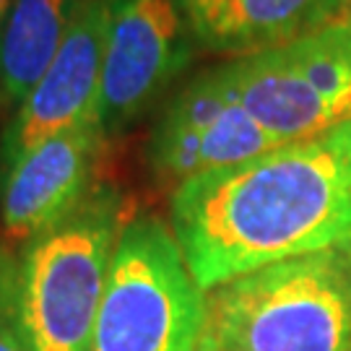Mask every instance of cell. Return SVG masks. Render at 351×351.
Instances as JSON below:
<instances>
[{
    "mask_svg": "<svg viewBox=\"0 0 351 351\" xmlns=\"http://www.w3.org/2000/svg\"><path fill=\"white\" fill-rule=\"evenodd\" d=\"M169 226L203 291L351 247V120L185 180L172 190Z\"/></svg>",
    "mask_w": 351,
    "mask_h": 351,
    "instance_id": "obj_1",
    "label": "cell"
},
{
    "mask_svg": "<svg viewBox=\"0 0 351 351\" xmlns=\"http://www.w3.org/2000/svg\"><path fill=\"white\" fill-rule=\"evenodd\" d=\"M208 351H351V247L310 252L206 291Z\"/></svg>",
    "mask_w": 351,
    "mask_h": 351,
    "instance_id": "obj_2",
    "label": "cell"
},
{
    "mask_svg": "<svg viewBox=\"0 0 351 351\" xmlns=\"http://www.w3.org/2000/svg\"><path fill=\"white\" fill-rule=\"evenodd\" d=\"M130 216L125 193L97 182L68 216L24 242L19 310L32 351H91L114 245Z\"/></svg>",
    "mask_w": 351,
    "mask_h": 351,
    "instance_id": "obj_3",
    "label": "cell"
},
{
    "mask_svg": "<svg viewBox=\"0 0 351 351\" xmlns=\"http://www.w3.org/2000/svg\"><path fill=\"white\" fill-rule=\"evenodd\" d=\"M91 351H208L206 291L159 216L133 213L123 226Z\"/></svg>",
    "mask_w": 351,
    "mask_h": 351,
    "instance_id": "obj_4",
    "label": "cell"
},
{
    "mask_svg": "<svg viewBox=\"0 0 351 351\" xmlns=\"http://www.w3.org/2000/svg\"><path fill=\"white\" fill-rule=\"evenodd\" d=\"M195 50L180 0H110L97 123L107 141L133 125Z\"/></svg>",
    "mask_w": 351,
    "mask_h": 351,
    "instance_id": "obj_5",
    "label": "cell"
},
{
    "mask_svg": "<svg viewBox=\"0 0 351 351\" xmlns=\"http://www.w3.org/2000/svg\"><path fill=\"white\" fill-rule=\"evenodd\" d=\"M110 0H84L63 47L0 133V175L21 154L97 112Z\"/></svg>",
    "mask_w": 351,
    "mask_h": 351,
    "instance_id": "obj_6",
    "label": "cell"
},
{
    "mask_svg": "<svg viewBox=\"0 0 351 351\" xmlns=\"http://www.w3.org/2000/svg\"><path fill=\"white\" fill-rule=\"evenodd\" d=\"M107 136L97 117L21 154L0 175V221L11 239H32L60 221L99 182Z\"/></svg>",
    "mask_w": 351,
    "mask_h": 351,
    "instance_id": "obj_7",
    "label": "cell"
},
{
    "mask_svg": "<svg viewBox=\"0 0 351 351\" xmlns=\"http://www.w3.org/2000/svg\"><path fill=\"white\" fill-rule=\"evenodd\" d=\"M195 45L242 58L284 47L349 16V0H180Z\"/></svg>",
    "mask_w": 351,
    "mask_h": 351,
    "instance_id": "obj_8",
    "label": "cell"
},
{
    "mask_svg": "<svg viewBox=\"0 0 351 351\" xmlns=\"http://www.w3.org/2000/svg\"><path fill=\"white\" fill-rule=\"evenodd\" d=\"M216 68L242 107L278 146L339 123L333 110L289 58L287 47L232 58Z\"/></svg>",
    "mask_w": 351,
    "mask_h": 351,
    "instance_id": "obj_9",
    "label": "cell"
},
{
    "mask_svg": "<svg viewBox=\"0 0 351 351\" xmlns=\"http://www.w3.org/2000/svg\"><path fill=\"white\" fill-rule=\"evenodd\" d=\"M162 117L195 138L203 172L239 164L278 146L226 86L219 68L188 81L164 107Z\"/></svg>",
    "mask_w": 351,
    "mask_h": 351,
    "instance_id": "obj_10",
    "label": "cell"
},
{
    "mask_svg": "<svg viewBox=\"0 0 351 351\" xmlns=\"http://www.w3.org/2000/svg\"><path fill=\"white\" fill-rule=\"evenodd\" d=\"M84 0H16L0 21V107H19L63 47Z\"/></svg>",
    "mask_w": 351,
    "mask_h": 351,
    "instance_id": "obj_11",
    "label": "cell"
},
{
    "mask_svg": "<svg viewBox=\"0 0 351 351\" xmlns=\"http://www.w3.org/2000/svg\"><path fill=\"white\" fill-rule=\"evenodd\" d=\"M310 86L333 110L336 120L351 97V16L284 45Z\"/></svg>",
    "mask_w": 351,
    "mask_h": 351,
    "instance_id": "obj_12",
    "label": "cell"
},
{
    "mask_svg": "<svg viewBox=\"0 0 351 351\" xmlns=\"http://www.w3.org/2000/svg\"><path fill=\"white\" fill-rule=\"evenodd\" d=\"M0 351H32L19 310V263L0 284Z\"/></svg>",
    "mask_w": 351,
    "mask_h": 351,
    "instance_id": "obj_13",
    "label": "cell"
},
{
    "mask_svg": "<svg viewBox=\"0 0 351 351\" xmlns=\"http://www.w3.org/2000/svg\"><path fill=\"white\" fill-rule=\"evenodd\" d=\"M16 263H19V252H13L11 247H5L0 242V284H3V278L11 274Z\"/></svg>",
    "mask_w": 351,
    "mask_h": 351,
    "instance_id": "obj_14",
    "label": "cell"
},
{
    "mask_svg": "<svg viewBox=\"0 0 351 351\" xmlns=\"http://www.w3.org/2000/svg\"><path fill=\"white\" fill-rule=\"evenodd\" d=\"M16 0H0V21H3V16L8 13V8H11Z\"/></svg>",
    "mask_w": 351,
    "mask_h": 351,
    "instance_id": "obj_15",
    "label": "cell"
},
{
    "mask_svg": "<svg viewBox=\"0 0 351 351\" xmlns=\"http://www.w3.org/2000/svg\"><path fill=\"white\" fill-rule=\"evenodd\" d=\"M341 120H351V97H349V101H346V110L341 114Z\"/></svg>",
    "mask_w": 351,
    "mask_h": 351,
    "instance_id": "obj_16",
    "label": "cell"
},
{
    "mask_svg": "<svg viewBox=\"0 0 351 351\" xmlns=\"http://www.w3.org/2000/svg\"><path fill=\"white\" fill-rule=\"evenodd\" d=\"M349 16H351V0H349Z\"/></svg>",
    "mask_w": 351,
    "mask_h": 351,
    "instance_id": "obj_17",
    "label": "cell"
}]
</instances>
